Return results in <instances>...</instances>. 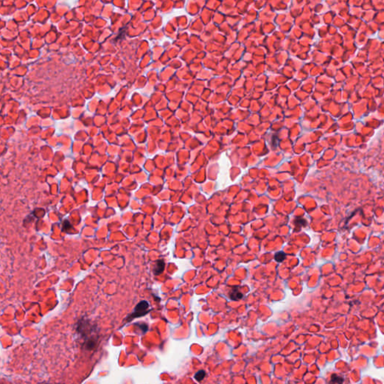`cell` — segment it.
Segmentation results:
<instances>
[{
	"instance_id": "1",
	"label": "cell",
	"mask_w": 384,
	"mask_h": 384,
	"mask_svg": "<svg viewBox=\"0 0 384 384\" xmlns=\"http://www.w3.org/2000/svg\"><path fill=\"white\" fill-rule=\"evenodd\" d=\"M77 332L84 339L83 347L87 350H92L96 347L98 336L94 332V326L89 320H80L77 324Z\"/></svg>"
},
{
	"instance_id": "2",
	"label": "cell",
	"mask_w": 384,
	"mask_h": 384,
	"mask_svg": "<svg viewBox=\"0 0 384 384\" xmlns=\"http://www.w3.org/2000/svg\"><path fill=\"white\" fill-rule=\"evenodd\" d=\"M150 311V303L147 301H141L135 307L133 313L131 314L127 318V321H131L134 318L143 317L147 315Z\"/></svg>"
},
{
	"instance_id": "3",
	"label": "cell",
	"mask_w": 384,
	"mask_h": 384,
	"mask_svg": "<svg viewBox=\"0 0 384 384\" xmlns=\"http://www.w3.org/2000/svg\"><path fill=\"white\" fill-rule=\"evenodd\" d=\"M165 267V263L163 260H159L157 261L153 266V273L155 276H158L163 273Z\"/></svg>"
},
{
	"instance_id": "4",
	"label": "cell",
	"mask_w": 384,
	"mask_h": 384,
	"mask_svg": "<svg viewBox=\"0 0 384 384\" xmlns=\"http://www.w3.org/2000/svg\"><path fill=\"white\" fill-rule=\"evenodd\" d=\"M229 297L234 301H238L243 298V294L241 293L239 288H233L229 293Z\"/></svg>"
},
{
	"instance_id": "5",
	"label": "cell",
	"mask_w": 384,
	"mask_h": 384,
	"mask_svg": "<svg viewBox=\"0 0 384 384\" xmlns=\"http://www.w3.org/2000/svg\"><path fill=\"white\" fill-rule=\"evenodd\" d=\"M344 381V378L343 377L336 374H332L331 375V380L329 382L331 383H342Z\"/></svg>"
},
{
	"instance_id": "6",
	"label": "cell",
	"mask_w": 384,
	"mask_h": 384,
	"mask_svg": "<svg viewBox=\"0 0 384 384\" xmlns=\"http://www.w3.org/2000/svg\"><path fill=\"white\" fill-rule=\"evenodd\" d=\"M294 224L296 226V228L301 229L302 227H305L307 224V222L303 218H296L294 221Z\"/></svg>"
},
{
	"instance_id": "7",
	"label": "cell",
	"mask_w": 384,
	"mask_h": 384,
	"mask_svg": "<svg viewBox=\"0 0 384 384\" xmlns=\"http://www.w3.org/2000/svg\"><path fill=\"white\" fill-rule=\"evenodd\" d=\"M286 257H287V254L282 252V251H279V252L276 253V254H275V260H276L278 263H281L286 259Z\"/></svg>"
},
{
	"instance_id": "8",
	"label": "cell",
	"mask_w": 384,
	"mask_h": 384,
	"mask_svg": "<svg viewBox=\"0 0 384 384\" xmlns=\"http://www.w3.org/2000/svg\"><path fill=\"white\" fill-rule=\"evenodd\" d=\"M205 377H206V372H205L204 371H203V370H202V371H199L198 372L194 375V378H195V380L199 382L203 380Z\"/></svg>"
}]
</instances>
